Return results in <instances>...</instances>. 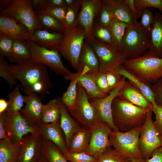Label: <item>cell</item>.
Masks as SVG:
<instances>
[{"label":"cell","instance_id":"cell-38","mask_svg":"<svg viewBox=\"0 0 162 162\" xmlns=\"http://www.w3.org/2000/svg\"><path fill=\"white\" fill-rule=\"evenodd\" d=\"M81 6V3L67 7L64 25L65 29H71L78 25V18Z\"/></svg>","mask_w":162,"mask_h":162},{"label":"cell","instance_id":"cell-47","mask_svg":"<svg viewBox=\"0 0 162 162\" xmlns=\"http://www.w3.org/2000/svg\"><path fill=\"white\" fill-rule=\"evenodd\" d=\"M91 75L100 91L104 94L108 95L111 91L108 84L105 74L98 72Z\"/></svg>","mask_w":162,"mask_h":162},{"label":"cell","instance_id":"cell-51","mask_svg":"<svg viewBox=\"0 0 162 162\" xmlns=\"http://www.w3.org/2000/svg\"><path fill=\"white\" fill-rule=\"evenodd\" d=\"M129 8L135 22L140 17L142 10L139 11L136 8L134 4V0H123Z\"/></svg>","mask_w":162,"mask_h":162},{"label":"cell","instance_id":"cell-32","mask_svg":"<svg viewBox=\"0 0 162 162\" xmlns=\"http://www.w3.org/2000/svg\"><path fill=\"white\" fill-rule=\"evenodd\" d=\"M41 154L47 162H69L55 144L43 138Z\"/></svg>","mask_w":162,"mask_h":162},{"label":"cell","instance_id":"cell-14","mask_svg":"<svg viewBox=\"0 0 162 162\" xmlns=\"http://www.w3.org/2000/svg\"><path fill=\"white\" fill-rule=\"evenodd\" d=\"M42 142L41 135L25 136L20 143L17 162H38L42 154Z\"/></svg>","mask_w":162,"mask_h":162},{"label":"cell","instance_id":"cell-6","mask_svg":"<svg viewBox=\"0 0 162 162\" xmlns=\"http://www.w3.org/2000/svg\"><path fill=\"white\" fill-rule=\"evenodd\" d=\"M0 118L5 130L8 140L14 143L20 144L25 135H41L39 128L28 123L20 112L12 113L5 111L0 114Z\"/></svg>","mask_w":162,"mask_h":162},{"label":"cell","instance_id":"cell-42","mask_svg":"<svg viewBox=\"0 0 162 162\" xmlns=\"http://www.w3.org/2000/svg\"><path fill=\"white\" fill-rule=\"evenodd\" d=\"M67 7H48L45 9L35 11L36 13L50 15L60 22L64 26Z\"/></svg>","mask_w":162,"mask_h":162},{"label":"cell","instance_id":"cell-40","mask_svg":"<svg viewBox=\"0 0 162 162\" xmlns=\"http://www.w3.org/2000/svg\"><path fill=\"white\" fill-rule=\"evenodd\" d=\"M98 16V22L102 25L108 27L113 19L110 4L108 0H101Z\"/></svg>","mask_w":162,"mask_h":162},{"label":"cell","instance_id":"cell-3","mask_svg":"<svg viewBox=\"0 0 162 162\" xmlns=\"http://www.w3.org/2000/svg\"><path fill=\"white\" fill-rule=\"evenodd\" d=\"M151 45V32L136 22L127 27L118 48L129 60L143 55Z\"/></svg>","mask_w":162,"mask_h":162},{"label":"cell","instance_id":"cell-20","mask_svg":"<svg viewBox=\"0 0 162 162\" xmlns=\"http://www.w3.org/2000/svg\"><path fill=\"white\" fill-rule=\"evenodd\" d=\"M40 135L43 139L52 142L64 156L69 152L64 133L59 122L41 124L39 126Z\"/></svg>","mask_w":162,"mask_h":162},{"label":"cell","instance_id":"cell-36","mask_svg":"<svg viewBox=\"0 0 162 162\" xmlns=\"http://www.w3.org/2000/svg\"><path fill=\"white\" fill-rule=\"evenodd\" d=\"M128 26L124 22L115 19H112L108 27L116 46L118 47L119 46L126 30Z\"/></svg>","mask_w":162,"mask_h":162},{"label":"cell","instance_id":"cell-34","mask_svg":"<svg viewBox=\"0 0 162 162\" xmlns=\"http://www.w3.org/2000/svg\"><path fill=\"white\" fill-rule=\"evenodd\" d=\"M36 13L44 29L52 32L64 33V27L58 20L47 14Z\"/></svg>","mask_w":162,"mask_h":162},{"label":"cell","instance_id":"cell-24","mask_svg":"<svg viewBox=\"0 0 162 162\" xmlns=\"http://www.w3.org/2000/svg\"><path fill=\"white\" fill-rule=\"evenodd\" d=\"M33 35L34 41L38 45L48 50L58 51L64 33L38 29L34 32Z\"/></svg>","mask_w":162,"mask_h":162},{"label":"cell","instance_id":"cell-35","mask_svg":"<svg viewBox=\"0 0 162 162\" xmlns=\"http://www.w3.org/2000/svg\"><path fill=\"white\" fill-rule=\"evenodd\" d=\"M92 36L98 41L116 46L108 27L102 25L98 22L94 23Z\"/></svg>","mask_w":162,"mask_h":162},{"label":"cell","instance_id":"cell-46","mask_svg":"<svg viewBox=\"0 0 162 162\" xmlns=\"http://www.w3.org/2000/svg\"><path fill=\"white\" fill-rule=\"evenodd\" d=\"M134 4L136 9L139 11L153 7L159 9L162 13V0H134Z\"/></svg>","mask_w":162,"mask_h":162},{"label":"cell","instance_id":"cell-9","mask_svg":"<svg viewBox=\"0 0 162 162\" xmlns=\"http://www.w3.org/2000/svg\"><path fill=\"white\" fill-rule=\"evenodd\" d=\"M77 90V99L75 104L67 110L84 127L91 129L102 122L91 103L86 91L78 83Z\"/></svg>","mask_w":162,"mask_h":162},{"label":"cell","instance_id":"cell-37","mask_svg":"<svg viewBox=\"0 0 162 162\" xmlns=\"http://www.w3.org/2000/svg\"><path fill=\"white\" fill-rule=\"evenodd\" d=\"M77 83V79L70 81L66 91L63 93L61 98L62 102L67 109L73 107L76 102Z\"/></svg>","mask_w":162,"mask_h":162},{"label":"cell","instance_id":"cell-12","mask_svg":"<svg viewBox=\"0 0 162 162\" xmlns=\"http://www.w3.org/2000/svg\"><path fill=\"white\" fill-rule=\"evenodd\" d=\"M153 112L151 110L148 112L140 136L139 148L142 158L145 161L155 149L162 146V141L153 123Z\"/></svg>","mask_w":162,"mask_h":162},{"label":"cell","instance_id":"cell-2","mask_svg":"<svg viewBox=\"0 0 162 162\" xmlns=\"http://www.w3.org/2000/svg\"><path fill=\"white\" fill-rule=\"evenodd\" d=\"M150 110L136 106L118 96L114 98L112 104L113 123L120 131L122 132L130 131L142 127Z\"/></svg>","mask_w":162,"mask_h":162},{"label":"cell","instance_id":"cell-28","mask_svg":"<svg viewBox=\"0 0 162 162\" xmlns=\"http://www.w3.org/2000/svg\"><path fill=\"white\" fill-rule=\"evenodd\" d=\"M61 98H58L50 100L42 105L41 122L47 124L60 122Z\"/></svg>","mask_w":162,"mask_h":162},{"label":"cell","instance_id":"cell-5","mask_svg":"<svg viewBox=\"0 0 162 162\" xmlns=\"http://www.w3.org/2000/svg\"><path fill=\"white\" fill-rule=\"evenodd\" d=\"M0 16L10 17L23 24L28 29L34 41V32L43 29L31 0H11L9 5L1 11Z\"/></svg>","mask_w":162,"mask_h":162},{"label":"cell","instance_id":"cell-18","mask_svg":"<svg viewBox=\"0 0 162 162\" xmlns=\"http://www.w3.org/2000/svg\"><path fill=\"white\" fill-rule=\"evenodd\" d=\"M118 96L136 106L153 111L152 105L143 92L128 79L125 80Z\"/></svg>","mask_w":162,"mask_h":162},{"label":"cell","instance_id":"cell-13","mask_svg":"<svg viewBox=\"0 0 162 162\" xmlns=\"http://www.w3.org/2000/svg\"><path fill=\"white\" fill-rule=\"evenodd\" d=\"M90 142L86 152L98 158L109 146V136L112 131L106 123L102 122L91 129Z\"/></svg>","mask_w":162,"mask_h":162},{"label":"cell","instance_id":"cell-17","mask_svg":"<svg viewBox=\"0 0 162 162\" xmlns=\"http://www.w3.org/2000/svg\"><path fill=\"white\" fill-rule=\"evenodd\" d=\"M0 34L8 35L14 40L34 41L28 29L25 25L7 16H0Z\"/></svg>","mask_w":162,"mask_h":162},{"label":"cell","instance_id":"cell-58","mask_svg":"<svg viewBox=\"0 0 162 162\" xmlns=\"http://www.w3.org/2000/svg\"><path fill=\"white\" fill-rule=\"evenodd\" d=\"M11 0H1L0 1V4L1 7L6 8L10 4Z\"/></svg>","mask_w":162,"mask_h":162},{"label":"cell","instance_id":"cell-52","mask_svg":"<svg viewBox=\"0 0 162 162\" xmlns=\"http://www.w3.org/2000/svg\"><path fill=\"white\" fill-rule=\"evenodd\" d=\"M146 162H162V146L155 149L152 153L151 157Z\"/></svg>","mask_w":162,"mask_h":162},{"label":"cell","instance_id":"cell-54","mask_svg":"<svg viewBox=\"0 0 162 162\" xmlns=\"http://www.w3.org/2000/svg\"><path fill=\"white\" fill-rule=\"evenodd\" d=\"M48 7H67L65 0H48Z\"/></svg>","mask_w":162,"mask_h":162},{"label":"cell","instance_id":"cell-60","mask_svg":"<svg viewBox=\"0 0 162 162\" xmlns=\"http://www.w3.org/2000/svg\"><path fill=\"white\" fill-rule=\"evenodd\" d=\"M38 162H47L46 161L44 156L41 154L40 158Z\"/></svg>","mask_w":162,"mask_h":162},{"label":"cell","instance_id":"cell-22","mask_svg":"<svg viewBox=\"0 0 162 162\" xmlns=\"http://www.w3.org/2000/svg\"><path fill=\"white\" fill-rule=\"evenodd\" d=\"M63 77L65 80L70 81L77 79L78 83L84 89L90 100L102 98L107 95L100 91L91 74L83 72L73 73L71 72Z\"/></svg>","mask_w":162,"mask_h":162},{"label":"cell","instance_id":"cell-39","mask_svg":"<svg viewBox=\"0 0 162 162\" xmlns=\"http://www.w3.org/2000/svg\"><path fill=\"white\" fill-rule=\"evenodd\" d=\"M97 162H130V161L125 157L119 154L112 148V146H110L97 158Z\"/></svg>","mask_w":162,"mask_h":162},{"label":"cell","instance_id":"cell-26","mask_svg":"<svg viewBox=\"0 0 162 162\" xmlns=\"http://www.w3.org/2000/svg\"><path fill=\"white\" fill-rule=\"evenodd\" d=\"M92 134L91 129L84 127H80L73 135L67 148L70 152L85 151L89 145Z\"/></svg>","mask_w":162,"mask_h":162},{"label":"cell","instance_id":"cell-16","mask_svg":"<svg viewBox=\"0 0 162 162\" xmlns=\"http://www.w3.org/2000/svg\"><path fill=\"white\" fill-rule=\"evenodd\" d=\"M125 82L111 91L105 97L102 98L94 99L90 100L91 103L95 108L101 121L108 124L112 131H120L113 123L111 106L113 100L118 96Z\"/></svg>","mask_w":162,"mask_h":162},{"label":"cell","instance_id":"cell-8","mask_svg":"<svg viewBox=\"0 0 162 162\" xmlns=\"http://www.w3.org/2000/svg\"><path fill=\"white\" fill-rule=\"evenodd\" d=\"M86 38L85 31L80 25L71 29H65L62 42L58 50L76 71L79 56Z\"/></svg>","mask_w":162,"mask_h":162},{"label":"cell","instance_id":"cell-27","mask_svg":"<svg viewBox=\"0 0 162 162\" xmlns=\"http://www.w3.org/2000/svg\"><path fill=\"white\" fill-rule=\"evenodd\" d=\"M110 4L112 18L124 22L129 26L135 22L132 14L123 0H108Z\"/></svg>","mask_w":162,"mask_h":162},{"label":"cell","instance_id":"cell-7","mask_svg":"<svg viewBox=\"0 0 162 162\" xmlns=\"http://www.w3.org/2000/svg\"><path fill=\"white\" fill-rule=\"evenodd\" d=\"M141 129L142 127L127 132L112 131L109 136L111 146L130 160L133 158H142L139 148Z\"/></svg>","mask_w":162,"mask_h":162},{"label":"cell","instance_id":"cell-44","mask_svg":"<svg viewBox=\"0 0 162 162\" xmlns=\"http://www.w3.org/2000/svg\"><path fill=\"white\" fill-rule=\"evenodd\" d=\"M14 40L5 34H0V55L8 58L11 55Z\"/></svg>","mask_w":162,"mask_h":162},{"label":"cell","instance_id":"cell-56","mask_svg":"<svg viewBox=\"0 0 162 162\" xmlns=\"http://www.w3.org/2000/svg\"><path fill=\"white\" fill-rule=\"evenodd\" d=\"M8 106V102L4 98L0 99V114L5 111Z\"/></svg>","mask_w":162,"mask_h":162},{"label":"cell","instance_id":"cell-1","mask_svg":"<svg viewBox=\"0 0 162 162\" xmlns=\"http://www.w3.org/2000/svg\"><path fill=\"white\" fill-rule=\"evenodd\" d=\"M10 73L21 83L20 89L26 95L49 94L52 84L46 66L29 60L9 65Z\"/></svg>","mask_w":162,"mask_h":162},{"label":"cell","instance_id":"cell-61","mask_svg":"<svg viewBox=\"0 0 162 162\" xmlns=\"http://www.w3.org/2000/svg\"><path fill=\"white\" fill-rule=\"evenodd\" d=\"M160 138H161V140L162 141V137L161 136H160Z\"/></svg>","mask_w":162,"mask_h":162},{"label":"cell","instance_id":"cell-30","mask_svg":"<svg viewBox=\"0 0 162 162\" xmlns=\"http://www.w3.org/2000/svg\"><path fill=\"white\" fill-rule=\"evenodd\" d=\"M31 52L27 41L14 40L11 53L8 58L16 64L30 60Z\"/></svg>","mask_w":162,"mask_h":162},{"label":"cell","instance_id":"cell-21","mask_svg":"<svg viewBox=\"0 0 162 162\" xmlns=\"http://www.w3.org/2000/svg\"><path fill=\"white\" fill-rule=\"evenodd\" d=\"M98 57L89 43L86 40L82 48L78 60L77 72L92 74L99 72Z\"/></svg>","mask_w":162,"mask_h":162},{"label":"cell","instance_id":"cell-48","mask_svg":"<svg viewBox=\"0 0 162 162\" xmlns=\"http://www.w3.org/2000/svg\"><path fill=\"white\" fill-rule=\"evenodd\" d=\"M140 22L141 25L146 29L151 32L154 16L152 11L147 8L142 10Z\"/></svg>","mask_w":162,"mask_h":162},{"label":"cell","instance_id":"cell-55","mask_svg":"<svg viewBox=\"0 0 162 162\" xmlns=\"http://www.w3.org/2000/svg\"><path fill=\"white\" fill-rule=\"evenodd\" d=\"M8 140L2 120L0 118V140Z\"/></svg>","mask_w":162,"mask_h":162},{"label":"cell","instance_id":"cell-19","mask_svg":"<svg viewBox=\"0 0 162 162\" xmlns=\"http://www.w3.org/2000/svg\"><path fill=\"white\" fill-rule=\"evenodd\" d=\"M26 105L20 113L29 124L39 126L41 124V115L43 104L41 98L35 93L24 96Z\"/></svg>","mask_w":162,"mask_h":162},{"label":"cell","instance_id":"cell-59","mask_svg":"<svg viewBox=\"0 0 162 162\" xmlns=\"http://www.w3.org/2000/svg\"><path fill=\"white\" fill-rule=\"evenodd\" d=\"M130 162H146V161L142 158H133L130 160Z\"/></svg>","mask_w":162,"mask_h":162},{"label":"cell","instance_id":"cell-49","mask_svg":"<svg viewBox=\"0 0 162 162\" xmlns=\"http://www.w3.org/2000/svg\"><path fill=\"white\" fill-rule=\"evenodd\" d=\"M152 88L155 103L162 108V78L154 82Z\"/></svg>","mask_w":162,"mask_h":162},{"label":"cell","instance_id":"cell-43","mask_svg":"<svg viewBox=\"0 0 162 162\" xmlns=\"http://www.w3.org/2000/svg\"><path fill=\"white\" fill-rule=\"evenodd\" d=\"M69 162H97V158L85 152H70L64 156Z\"/></svg>","mask_w":162,"mask_h":162},{"label":"cell","instance_id":"cell-45","mask_svg":"<svg viewBox=\"0 0 162 162\" xmlns=\"http://www.w3.org/2000/svg\"><path fill=\"white\" fill-rule=\"evenodd\" d=\"M105 74L110 91L126 80L124 77L114 70L108 71Z\"/></svg>","mask_w":162,"mask_h":162},{"label":"cell","instance_id":"cell-11","mask_svg":"<svg viewBox=\"0 0 162 162\" xmlns=\"http://www.w3.org/2000/svg\"><path fill=\"white\" fill-rule=\"evenodd\" d=\"M27 42L31 52L30 60L48 67L57 75L64 76L71 72L63 64L58 51L46 49L33 41Z\"/></svg>","mask_w":162,"mask_h":162},{"label":"cell","instance_id":"cell-15","mask_svg":"<svg viewBox=\"0 0 162 162\" xmlns=\"http://www.w3.org/2000/svg\"><path fill=\"white\" fill-rule=\"evenodd\" d=\"M101 0H82L81 10L78 15L77 23L82 26L86 32V40L93 38L92 30L95 18L99 11Z\"/></svg>","mask_w":162,"mask_h":162},{"label":"cell","instance_id":"cell-41","mask_svg":"<svg viewBox=\"0 0 162 162\" xmlns=\"http://www.w3.org/2000/svg\"><path fill=\"white\" fill-rule=\"evenodd\" d=\"M4 57L0 55V76L4 79L12 88L16 83L17 80L10 72L9 64L4 59Z\"/></svg>","mask_w":162,"mask_h":162},{"label":"cell","instance_id":"cell-23","mask_svg":"<svg viewBox=\"0 0 162 162\" xmlns=\"http://www.w3.org/2000/svg\"><path fill=\"white\" fill-rule=\"evenodd\" d=\"M151 45L146 55L162 58V14L157 12L151 31Z\"/></svg>","mask_w":162,"mask_h":162},{"label":"cell","instance_id":"cell-31","mask_svg":"<svg viewBox=\"0 0 162 162\" xmlns=\"http://www.w3.org/2000/svg\"><path fill=\"white\" fill-rule=\"evenodd\" d=\"M20 146L8 140H0V162H17Z\"/></svg>","mask_w":162,"mask_h":162},{"label":"cell","instance_id":"cell-4","mask_svg":"<svg viewBox=\"0 0 162 162\" xmlns=\"http://www.w3.org/2000/svg\"><path fill=\"white\" fill-rule=\"evenodd\" d=\"M123 65L136 76L150 84L162 78V58L144 54L126 60Z\"/></svg>","mask_w":162,"mask_h":162},{"label":"cell","instance_id":"cell-25","mask_svg":"<svg viewBox=\"0 0 162 162\" xmlns=\"http://www.w3.org/2000/svg\"><path fill=\"white\" fill-rule=\"evenodd\" d=\"M113 70L130 81L138 87L151 103L153 108L156 105L151 84L144 81L136 76L123 65L119 66Z\"/></svg>","mask_w":162,"mask_h":162},{"label":"cell","instance_id":"cell-29","mask_svg":"<svg viewBox=\"0 0 162 162\" xmlns=\"http://www.w3.org/2000/svg\"><path fill=\"white\" fill-rule=\"evenodd\" d=\"M60 125L65 135L67 147L73 135L80 128L77 123L69 114L61 101L60 104Z\"/></svg>","mask_w":162,"mask_h":162},{"label":"cell","instance_id":"cell-50","mask_svg":"<svg viewBox=\"0 0 162 162\" xmlns=\"http://www.w3.org/2000/svg\"><path fill=\"white\" fill-rule=\"evenodd\" d=\"M153 112L155 116V120L153 121L154 127L159 136L162 137V108L156 104Z\"/></svg>","mask_w":162,"mask_h":162},{"label":"cell","instance_id":"cell-53","mask_svg":"<svg viewBox=\"0 0 162 162\" xmlns=\"http://www.w3.org/2000/svg\"><path fill=\"white\" fill-rule=\"evenodd\" d=\"M48 0H32V4L35 11L44 10L48 7Z\"/></svg>","mask_w":162,"mask_h":162},{"label":"cell","instance_id":"cell-57","mask_svg":"<svg viewBox=\"0 0 162 162\" xmlns=\"http://www.w3.org/2000/svg\"><path fill=\"white\" fill-rule=\"evenodd\" d=\"M65 1L67 7H69L81 3L82 0H65Z\"/></svg>","mask_w":162,"mask_h":162},{"label":"cell","instance_id":"cell-33","mask_svg":"<svg viewBox=\"0 0 162 162\" xmlns=\"http://www.w3.org/2000/svg\"><path fill=\"white\" fill-rule=\"evenodd\" d=\"M20 86L16 85L8 94V106L6 111L12 113L20 112L24 103V96L20 92Z\"/></svg>","mask_w":162,"mask_h":162},{"label":"cell","instance_id":"cell-10","mask_svg":"<svg viewBox=\"0 0 162 162\" xmlns=\"http://www.w3.org/2000/svg\"><path fill=\"white\" fill-rule=\"evenodd\" d=\"M93 49L99 63V72L105 73L123 65L126 60L118 47L98 41L87 40Z\"/></svg>","mask_w":162,"mask_h":162}]
</instances>
